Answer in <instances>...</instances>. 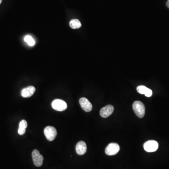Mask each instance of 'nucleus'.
Listing matches in <instances>:
<instances>
[{
    "label": "nucleus",
    "mask_w": 169,
    "mask_h": 169,
    "mask_svg": "<svg viewBox=\"0 0 169 169\" xmlns=\"http://www.w3.org/2000/svg\"><path fill=\"white\" fill-rule=\"evenodd\" d=\"M1 1H2V0H0V4H1Z\"/></svg>",
    "instance_id": "nucleus-16"
},
{
    "label": "nucleus",
    "mask_w": 169,
    "mask_h": 169,
    "mask_svg": "<svg viewBox=\"0 0 169 169\" xmlns=\"http://www.w3.org/2000/svg\"><path fill=\"white\" fill-rule=\"evenodd\" d=\"M120 150V147L116 143H111L107 146L105 152L108 156L116 155Z\"/></svg>",
    "instance_id": "nucleus-4"
},
{
    "label": "nucleus",
    "mask_w": 169,
    "mask_h": 169,
    "mask_svg": "<svg viewBox=\"0 0 169 169\" xmlns=\"http://www.w3.org/2000/svg\"><path fill=\"white\" fill-rule=\"evenodd\" d=\"M70 26L72 29H78L81 27V24L78 19H72L70 21Z\"/></svg>",
    "instance_id": "nucleus-13"
},
{
    "label": "nucleus",
    "mask_w": 169,
    "mask_h": 169,
    "mask_svg": "<svg viewBox=\"0 0 169 169\" xmlns=\"http://www.w3.org/2000/svg\"><path fill=\"white\" fill-rule=\"evenodd\" d=\"M113 111H114L113 106L111 105H108L101 109L100 114L102 118H108V116H110L112 114Z\"/></svg>",
    "instance_id": "nucleus-8"
},
{
    "label": "nucleus",
    "mask_w": 169,
    "mask_h": 169,
    "mask_svg": "<svg viewBox=\"0 0 169 169\" xmlns=\"http://www.w3.org/2000/svg\"><path fill=\"white\" fill-rule=\"evenodd\" d=\"M79 103L82 109L86 112H88L91 111L93 106L91 103L89 101L88 99L85 97H82L79 99Z\"/></svg>",
    "instance_id": "nucleus-7"
},
{
    "label": "nucleus",
    "mask_w": 169,
    "mask_h": 169,
    "mask_svg": "<svg viewBox=\"0 0 169 169\" xmlns=\"http://www.w3.org/2000/svg\"><path fill=\"white\" fill-rule=\"evenodd\" d=\"M35 87L34 86H29L27 88L22 89L21 92V95L24 98H28L33 95L35 92Z\"/></svg>",
    "instance_id": "nucleus-9"
},
{
    "label": "nucleus",
    "mask_w": 169,
    "mask_h": 169,
    "mask_svg": "<svg viewBox=\"0 0 169 169\" xmlns=\"http://www.w3.org/2000/svg\"><path fill=\"white\" fill-rule=\"evenodd\" d=\"M32 160L36 166L40 167L43 164V156L40 154V152L37 149H34L32 152Z\"/></svg>",
    "instance_id": "nucleus-6"
},
{
    "label": "nucleus",
    "mask_w": 169,
    "mask_h": 169,
    "mask_svg": "<svg viewBox=\"0 0 169 169\" xmlns=\"http://www.w3.org/2000/svg\"><path fill=\"white\" fill-rule=\"evenodd\" d=\"M166 5L168 7V8H169V0H168V1L167 2Z\"/></svg>",
    "instance_id": "nucleus-15"
},
{
    "label": "nucleus",
    "mask_w": 169,
    "mask_h": 169,
    "mask_svg": "<svg viewBox=\"0 0 169 169\" xmlns=\"http://www.w3.org/2000/svg\"><path fill=\"white\" fill-rule=\"evenodd\" d=\"M137 91L140 94H144L147 97H151L152 95V91L144 86H140L137 88Z\"/></svg>",
    "instance_id": "nucleus-11"
},
{
    "label": "nucleus",
    "mask_w": 169,
    "mask_h": 169,
    "mask_svg": "<svg viewBox=\"0 0 169 169\" xmlns=\"http://www.w3.org/2000/svg\"><path fill=\"white\" fill-rule=\"evenodd\" d=\"M87 147L86 144L83 141H80L77 143L76 146V151L78 155H83L86 153Z\"/></svg>",
    "instance_id": "nucleus-10"
},
{
    "label": "nucleus",
    "mask_w": 169,
    "mask_h": 169,
    "mask_svg": "<svg viewBox=\"0 0 169 169\" xmlns=\"http://www.w3.org/2000/svg\"><path fill=\"white\" fill-rule=\"evenodd\" d=\"M44 133L47 139L49 142H52L55 139L57 135V131L53 126H48L45 127Z\"/></svg>",
    "instance_id": "nucleus-2"
},
{
    "label": "nucleus",
    "mask_w": 169,
    "mask_h": 169,
    "mask_svg": "<svg viewBox=\"0 0 169 169\" xmlns=\"http://www.w3.org/2000/svg\"><path fill=\"white\" fill-rule=\"evenodd\" d=\"M158 143L156 140H149L144 143V149L148 152H153L157 150Z\"/></svg>",
    "instance_id": "nucleus-5"
},
{
    "label": "nucleus",
    "mask_w": 169,
    "mask_h": 169,
    "mask_svg": "<svg viewBox=\"0 0 169 169\" xmlns=\"http://www.w3.org/2000/svg\"><path fill=\"white\" fill-rule=\"evenodd\" d=\"M133 108L137 116L140 118H143L145 113V107L142 102L139 101L134 102Z\"/></svg>",
    "instance_id": "nucleus-1"
},
{
    "label": "nucleus",
    "mask_w": 169,
    "mask_h": 169,
    "mask_svg": "<svg viewBox=\"0 0 169 169\" xmlns=\"http://www.w3.org/2000/svg\"><path fill=\"white\" fill-rule=\"evenodd\" d=\"M53 109L58 111H63L67 108V103L65 101L61 99H55L51 103Z\"/></svg>",
    "instance_id": "nucleus-3"
},
{
    "label": "nucleus",
    "mask_w": 169,
    "mask_h": 169,
    "mask_svg": "<svg viewBox=\"0 0 169 169\" xmlns=\"http://www.w3.org/2000/svg\"><path fill=\"white\" fill-rule=\"evenodd\" d=\"M25 41L30 46H33L35 44V41L30 35H27L25 37Z\"/></svg>",
    "instance_id": "nucleus-14"
},
{
    "label": "nucleus",
    "mask_w": 169,
    "mask_h": 169,
    "mask_svg": "<svg viewBox=\"0 0 169 169\" xmlns=\"http://www.w3.org/2000/svg\"><path fill=\"white\" fill-rule=\"evenodd\" d=\"M27 127V123L25 120H22L20 122L18 127V133L20 135H23L26 132V129Z\"/></svg>",
    "instance_id": "nucleus-12"
}]
</instances>
